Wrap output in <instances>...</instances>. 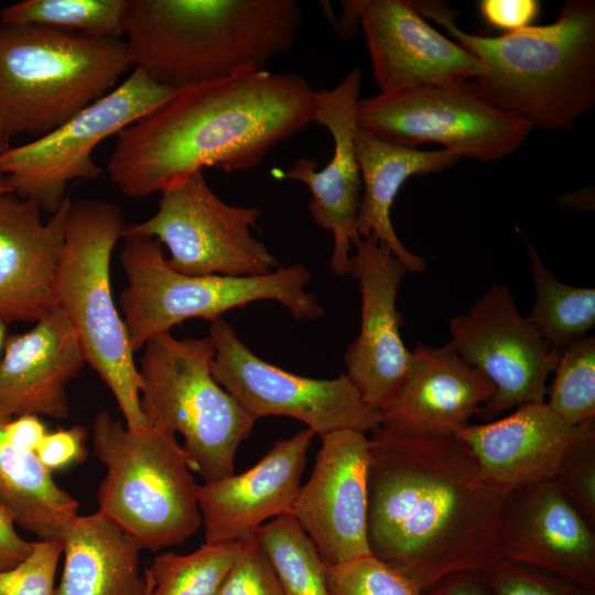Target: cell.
<instances>
[{
	"label": "cell",
	"instance_id": "33",
	"mask_svg": "<svg viewBox=\"0 0 595 595\" xmlns=\"http://www.w3.org/2000/svg\"><path fill=\"white\" fill-rule=\"evenodd\" d=\"M329 595H421L404 575L371 554L324 563Z\"/></svg>",
	"mask_w": 595,
	"mask_h": 595
},
{
	"label": "cell",
	"instance_id": "32",
	"mask_svg": "<svg viewBox=\"0 0 595 595\" xmlns=\"http://www.w3.org/2000/svg\"><path fill=\"white\" fill-rule=\"evenodd\" d=\"M553 372L548 405L574 426L595 421V338L564 348Z\"/></svg>",
	"mask_w": 595,
	"mask_h": 595
},
{
	"label": "cell",
	"instance_id": "31",
	"mask_svg": "<svg viewBox=\"0 0 595 595\" xmlns=\"http://www.w3.org/2000/svg\"><path fill=\"white\" fill-rule=\"evenodd\" d=\"M129 0H23L0 10V22L35 24L121 39Z\"/></svg>",
	"mask_w": 595,
	"mask_h": 595
},
{
	"label": "cell",
	"instance_id": "15",
	"mask_svg": "<svg viewBox=\"0 0 595 595\" xmlns=\"http://www.w3.org/2000/svg\"><path fill=\"white\" fill-rule=\"evenodd\" d=\"M340 4L346 21L342 29L361 25L381 93L459 84L485 72L473 54L433 29L410 1L348 0Z\"/></svg>",
	"mask_w": 595,
	"mask_h": 595
},
{
	"label": "cell",
	"instance_id": "13",
	"mask_svg": "<svg viewBox=\"0 0 595 595\" xmlns=\"http://www.w3.org/2000/svg\"><path fill=\"white\" fill-rule=\"evenodd\" d=\"M216 381L257 420L282 415L306 424L320 437L338 430L374 431L381 423L346 375L316 379L286 371L250 350L224 317L210 322Z\"/></svg>",
	"mask_w": 595,
	"mask_h": 595
},
{
	"label": "cell",
	"instance_id": "27",
	"mask_svg": "<svg viewBox=\"0 0 595 595\" xmlns=\"http://www.w3.org/2000/svg\"><path fill=\"white\" fill-rule=\"evenodd\" d=\"M9 419L0 412V504L17 526L39 540H61L78 516V501L56 484L35 452L8 440L4 424Z\"/></svg>",
	"mask_w": 595,
	"mask_h": 595
},
{
	"label": "cell",
	"instance_id": "23",
	"mask_svg": "<svg viewBox=\"0 0 595 595\" xmlns=\"http://www.w3.org/2000/svg\"><path fill=\"white\" fill-rule=\"evenodd\" d=\"M85 364L77 333L56 306L31 329L8 335L0 359V412L67 419V386Z\"/></svg>",
	"mask_w": 595,
	"mask_h": 595
},
{
	"label": "cell",
	"instance_id": "25",
	"mask_svg": "<svg viewBox=\"0 0 595 595\" xmlns=\"http://www.w3.org/2000/svg\"><path fill=\"white\" fill-rule=\"evenodd\" d=\"M355 149L361 177L357 213L360 238L374 236L403 263L408 272L423 273L425 260L409 251L393 229L390 210L407 180L440 173L459 159L446 150L423 151L387 142L357 126Z\"/></svg>",
	"mask_w": 595,
	"mask_h": 595
},
{
	"label": "cell",
	"instance_id": "3",
	"mask_svg": "<svg viewBox=\"0 0 595 595\" xmlns=\"http://www.w3.org/2000/svg\"><path fill=\"white\" fill-rule=\"evenodd\" d=\"M473 54L484 74L465 82L478 98L533 128H572L595 105V2L569 0L547 25L498 36L467 33L457 12L434 0L410 1Z\"/></svg>",
	"mask_w": 595,
	"mask_h": 595
},
{
	"label": "cell",
	"instance_id": "9",
	"mask_svg": "<svg viewBox=\"0 0 595 595\" xmlns=\"http://www.w3.org/2000/svg\"><path fill=\"white\" fill-rule=\"evenodd\" d=\"M140 359V407L149 426L180 434L188 466L204 483L235 473L239 445L258 421L214 378L210 336L149 339Z\"/></svg>",
	"mask_w": 595,
	"mask_h": 595
},
{
	"label": "cell",
	"instance_id": "8",
	"mask_svg": "<svg viewBox=\"0 0 595 595\" xmlns=\"http://www.w3.org/2000/svg\"><path fill=\"white\" fill-rule=\"evenodd\" d=\"M122 238L120 262L128 284L119 304L133 353L185 320L210 323L256 301H275L296 320L324 314L316 296L305 290L312 275L302 264L257 277L188 275L167 264L159 240L131 234Z\"/></svg>",
	"mask_w": 595,
	"mask_h": 595
},
{
	"label": "cell",
	"instance_id": "22",
	"mask_svg": "<svg viewBox=\"0 0 595 595\" xmlns=\"http://www.w3.org/2000/svg\"><path fill=\"white\" fill-rule=\"evenodd\" d=\"M69 198L42 221L41 208L14 193L0 195V321L36 323L56 305L55 279Z\"/></svg>",
	"mask_w": 595,
	"mask_h": 595
},
{
	"label": "cell",
	"instance_id": "20",
	"mask_svg": "<svg viewBox=\"0 0 595 595\" xmlns=\"http://www.w3.org/2000/svg\"><path fill=\"white\" fill-rule=\"evenodd\" d=\"M495 393L494 385L448 343H418L379 426L411 435H455Z\"/></svg>",
	"mask_w": 595,
	"mask_h": 595
},
{
	"label": "cell",
	"instance_id": "43",
	"mask_svg": "<svg viewBox=\"0 0 595 595\" xmlns=\"http://www.w3.org/2000/svg\"><path fill=\"white\" fill-rule=\"evenodd\" d=\"M8 335H9L8 324L0 321V359L2 356L3 347H4Z\"/></svg>",
	"mask_w": 595,
	"mask_h": 595
},
{
	"label": "cell",
	"instance_id": "4",
	"mask_svg": "<svg viewBox=\"0 0 595 595\" xmlns=\"http://www.w3.org/2000/svg\"><path fill=\"white\" fill-rule=\"evenodd\" d=\"M302 18L294 0H129L123 41L136 68L178 90L266 69Z\"/></svg>",
	"mask_w": 595,
	"mask_h": 595
},
{
	"label": "cell",
	"instance_id": "44",
	"mask_svg": "<svg viewBox=\"0 0 595 595\" xmlns=\"http://www.w3.org/2000/svg\"><path fill=\"white\" fill-rule=\"evenodd\" d=\"M13 193L7 175L0 173V195Z\"/></svg>",
	"mask_w": 595,
	"mask_h": 595
},
{
	"label": "cell",
	"instance_id": "24",
	"mask_svg": "<svg viewBox=\"0 0 595 595\" xmlns=\"http://www.w3.org/2000/svg\"><path fill=\"white\" fill-rule=\"evenodd\" d=\"M577 429L543 401L520 405L498 420L467 424L456 435L474 454L483 477L509 493L552 480Z\"/></svg>",
	"mask_w": 595,
	"mask_h": 595
},
{
	"label": "cell",
	"instance_id": "14",
	"mask_svg": "<svg viewBox=\"0 0 595 595\" xmlns=\"http://www.w3.org/2000/svg\"><path fill=\"white\" fill-rule=\"evenodd\" d=\"M450 344L495 387L476 415L488 422L511 409L543 402L561 355L520 314L510 289L495 282L450 322Z\"/></svg>",
	"mask_w": 595,
	"mask_h": 595
},
{
	"label": "cell",
	"instance_id": "28",
	"mask_svg": "<svg viewBox=\"0 0 595 595\" xmlns=\"http://www.w3.org/2000/svg\"><path fill=\"white\" fill-rule=\"evenodd\" d=\"M534 303L527 318L552 347L563 350L595 326V289L565 284L542 262L527 240Z\"/></svg>",
	"mask_w": 595,
	"mask_h": 595
},
{
	"label": "cell",
	"instance_id": "42",
	"mask_svg": "<svg viewBox=\"0 0 595 595\" xmlns=\"http://www.w3.org/2000/svg\"><path fill=\"white\" fill-rule=\"evenodd\" d=\"M47 429L39 415L22 414L9 419L4 424L8 440L17 447L35 452Z\"/></svg>",
	"mask_w": 595,
	"mask_h": 595
},
{
	"label": "cell",
	"instance_id": "17",
	"mask_svg": "<svg viewBox=\"0 0 595 595\" xmlns=\"http://www.w3.org/2000/svg\"><path fill=\"white\" fill-rule=\"evenodd\" d=\"M369 437L356 430L321 436L309 480L292 516L326 564L370 554L366 538Z\"/></svg>",
	"mask_w": 595,
	"mask_h": 595
},
{
	"label": "cell",
	"instance_id": "41",
	"mask_svg": "<svg viewBox=\"0 0 595 595\" xmlns=\"http://www.w3.org/2000/svg\"><path fill=\"white\" fill-rule=\"evenodd\" d=\"M33 541L23 539L9 510L0 504V572L21 563L31 552Z\"/></svg>",
	"mask_w": 595,
	"mask_h": 595
},
{
	"label": "cell",
	"instance_id": "11",
	"mask_svg": "<svg viewBox=\"0 0 595 595\" xmlns=\"http://www.w3.org/2000/svg\"><path fill=\"white\" fill-rule=\"evenodd\" d=\"M356 121L393 144L416 149L434 142L458 159L480 162L515 153L533 129L527 120L478 98L465 82L360 99Z\"/></svg>",
	"mask_w": 595,
	"mask_h": 595
},
{
	"label": "cell",
	"instance_id": "6",
	"mask_svg": "<svg viewBox=\"0 0 595 595\" xmlns=\"http://www.w3.org/2000/svg\"><path fill=\"white\" fill-rule=\"evenodd\" d=\"M126 227L116 204L71 201L55 300L77 333L86 363L113 394L126 426L137 431L148 426L140 407L141 377L110 279L111 253Z\"/></svg>",
	"mask_w": 595,
	"mask_h": 595
},
{
	"label": "cell",
	"instance_id": "35",
	"mask_svg": "<svg viewBox=\"0 0 595 595\" xmlns=\"http://www.w3.org/2000/svg\"><path fill=\"white\" fill-rule=\"evenodd\" d=\"M61 540L33 541L30 554L17 566L0 572V595H55Z\"/></svg>",
	"mask_w": 595,
	"mask_h": 595
},
{
	"label": "cell",
	"instance_id": "30",
	"mask_svg": "<svg viewBox=\"0 0 595 595\" xmlns=\"http://www.w3.org/2000/svg\"><path fill=\"white\" fill-rule=\"evenodd\" d=\"M255 536L285 595H329L324 562L292 513L266 522Z\"/></svg>",
	"mask_w": 595,
	"mask_h": 595
},
{
	"label": "cell",
	"instance_id": "26",
	"mask_svg": "<svg viewBox=\"0 0 595 595\" xmlns=\"http://www.w3.org/2000/svg\"><path fill=\"white\" fill-rule=\"evenodd\" d=\"M61 541L55 595H144L139 544L99 510L75 517Z\"/></svg>",
	"mask_w": 595,
	"mask_h": 595
},
{
	"label": "cell",
	"instance_id": "38",
	"mask_svg": "<svg viewBox=\"0 0 595 595\" xmlns=\"http://www.w3.org/2000/svg\"><path fill=\"white\" fill-rule=\"evenodd\" d=\"M87 430L82 425L47 432L35 454L50 472L65 469L87 457Z\"/></svg>",
	"mask_w": 595,
	"mask_h": 595
},
{
	"label": "cell",
	"instance_id": "12",
	"mask_svg": "<svg viewBox=\"0 0 595 595\" xmlns=\"http://www.w3.org/2000/svg\"><path fill=\"white\" fill-rule=\"evenodd\" d=\"M259 216L258 207L226 204L197 171L161 192L158 210L125 234L159 240L170 252L167 264L184 274L257 277L279 267L251 235Z\"/></svg>",
	"mask_w": 595,
	"mask_h": 595
},
{
	"label": "cell",
	"instance_id": "34",
	"mask_svg": "<svg viewBox=\"0 0 595 595\" xmlns=\"http://www.w3.org/2000/svg\"><path fill=\"white\" fill-rule=\"evenodd\" d=\"M586 521L595 524V421L578 425L552 479Z\"/></svg>",
	"mask_w": 595,
	"mask_h": 595
},
{
	"label": "cell",
	"instance_id": "16",
	"mask_svg": "<svg viewBox=\"0 0 595 595\" xmlns=\"http://www.w3.org/2000/svg\"><path fill=\"white\" fill-rule=\"evenodd\" d=\"M361 79V69L355 67L334 88L316 90L314 121L324 126L334 141V154L324 169L317 170L313 159L300 158L288 171H272L277 178L298 181L309 188L312 218L333 236L329 267L339 277L350 274V252L360 239L357 213L361 177L355 133Z\"/></svg>",
	"mask_w": 595,
	"mask_h": 595
},
{
	"label": "cell",
	"instance_id": "36",
	"mask_svg": "<svg viewBox=\"0 0 595 595\" xmlns=\"http://www.w3.org/2000/svg\"><path fill=\"white\" fill-rule=\"evenodd\" d=\"M486 575L497 595H595L570 578L522 563L504 561Z\"/></svg>",
	"mask_w": 595,
	"mask_h": 595
},
{
	"label": "cell",
	"instance_id": "2",
	"mask_svg": "<svg viewBox=\"0 0 595 595\" xmlns=\"http://www.w3.org/2000/svg\"><path fill=\"white\" fill-rule=\"evenodd\" d=\"M316 90L300 75L242 69L178 89L117 134L112 183L139 198L204 167H256L278 143L314 121Z\"/></svg>",
	"mask_w": 595,
	"mask_h": 595
},
{
	"label": "cell",
	"instance_id": "39",
	"mask_svg": "<svg viewBox=\"0 0 595 595\" xmlns=\"http://www.w3.org/2000/svg\"><path fill=\"white\" fill-rule=\"evenodd\" d=\"M478 9L487 25L509 33L533 25L540 13V2L537 0H482Z\"/></svg>",
	"mask_w": 595,
	"mask_h": 595
},
{
	"label": "cell",
	"instance_id": "40",
	"mask_svg": "<svg viewBox=\"0 0 595 595\" xmlns=\"http://www.w3.org/2000/svg\"><path fill=\"white\" fill-rule=\"evenodd\" d=\"M422 595H497L486 573L463 570L450 573L425 589Z\"/></svg>",
	"mask_w": 595,
	"mask_h": 595
},
{
	"label": "cell",
	"instance_id": "45",
	"mask_svg": "<svg viewBox=\"0 0 595 595\" xmlns=\"http://www.w3.org/2000/svg\"><path fill=\"white\" fill-rule=\"evenodd\" d=\"M9 142H10V139L8 138L0 120V153H2L8 148H10Z\"/></svg>",
	"mask_w": 595,
	"mask_h": 595
},
{
	"label": "cell",
	"instance_id": "1",
	"mask_svg": "<svg viewBox=\"0 0 595 595\" xmlns=\"http://www.w3.org/2000/svg\"><path fill=\"white\" fill-rule=\"evenodd\" d=\"M369 437L366 538L371 555L422 593L463 570L502 561L498 524L507 491L486 480L455 435L378 426Z\"/></svg>",
	"mask_w": 595,
	"mask_h": 595
},
{
	"label": "cell",
	"instance_id": "46",
	"mask_svg": "<svg viewBox=\"0 0 595 595\" xmlns=\"http://www.w3.org/2000/svg\"><path fill=\"white\" fill-rule=\"evenodd\" d=\"M144 595H145V593H144Z\"/></svg>",
	"mask_w": 595,
	"mask_h": 595
},
{
	"label": "cell",
	"instance_id": "21",
	"mask_svg": "<svg viewBox=\"0 0 595 595\" xmlns=\"http://www.w3.org/2000/svg\"><path fill=\"white\" fill-rule=\"evenodd\" d=\"M315 433L305 429L278 440L251 468L198 485L205 542L242 540L266 522L292 513Z\"/></svg>",
	"mask_w": 595,
	"mask_h": 595
},
{
	"label": "cell",
	"instance_id": "29",
	"mask_svg": "<svg viewBox=\"0 0 595 595\" xmlns=\"http://www.w3.org/2000/svg\"><path fill=\"white\" fill-rule=\"evenodd\" d=\"M239 548V541L205 542L187 554L155 555L144 570L145 595H218Z\"/></svg>",
	"mask_w": 595,
	"mask_h": 595
},
{
	"label": "cell",
	"instance_id": "18",
	"mask_svg": "<svg viewBox=\"0 0 595 595\" xmlns=\"http://www.w3.org/2000/svg\"><path fill=\"white\" fill-rule=\"evenodd\" d=\"M350 258L359 285L360 327L346 349V376L364 401L380 410L401 383L411 351L405 347L397 309L400 284L408 273L392 251L374 236L360 238Z\"/></svg>",
	"mask_w": 595,
	"mask_h": 595
},
{
	"label": "cell",
	"instance_id": "7",
	"mask_svg": "<svg viewBox=\"0 0 595 595\" xmlns=\"http://www.w3.org/2000/svg\"><path fill=\"white\" fill-rule=\"evenodd\" d=\"M106 467L99 511L151 552L180 545L202 526L198 485L176 435L147 426L130 430L107 411L91 425Z\"/></svg>",
	"mask_w": 595,
	"mask_h": 595
},
{
	"label": "cell",
	"instance_id": "37",
	"mask_svg": "<svg viewBox=\"0 0 595 595\" xmlns=\"http://www.w3.org/2000/svg\"><path fill=\"white\" fill-rule=\"evenodd\" d=\"M218 595H285L255 533L239 540L234 564Z\"/></svg>",
	"mask_w": 595,
	"mask_h": 595
},
{
	"label": "cell",
	"instance_id": "10",
	"mask_svg": "<svg viewBox=\"0 0 595 595\" xmlns=\"http://www.w3.org/2000/svg\"><path fill=\"white\" fill-rule=\"evenodd\" d=\"M177 90L159 84L140 68L112 90L52 131L0 153V173L12 192L55 213L74 180H94L101 170L95 148L169 100Z\"/></svg>",
	"mask_w": 595,
	"mask_h": 595
},
{
	"label": "cell",
	"instance_id": "5",
	"mask_svg": "<svg viewBox=\"0 0 595 595\" xmlns=\"http://www.w3.org/2000/svg\"><path fill=\"white\" fill-rule=\"evenodd\" d=\"M132 63L121 39L0 22V120L39 138L112 90Z\"/></svg>",
	"mask_w": 595,
	"mask_h": 595
},
{
	"label": "cell",
	"instance_id": "19",
	"mask_svg": "<svg viewBox=\"0 0 595 595\" xmlns=\"http://www.w3.org/2000/svg\"><path fill=\"white\" fill-rule=\"evenodd\" d=\"M498 549L502 561L532 565L595 591L594 528L553 480L507 494Z\"/></svg>",
	"mask_w": 595,
	"mask_h": 595
}]
</instances>
